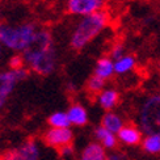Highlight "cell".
I'll list each match as a JSON object with an SVG mask.
<instances>
[{
  "instance_id": "1",
  "label": "cell",
  "mask_w": 160,
  "mask_h": 160,
  "mask_svg": "<svg viewBox=\"0 0 160 160\" xmlns=\"http://www.w3.org/2000/svg\"><path fill=\"white\" fill-rule=\"evenodd\" d=\"M22 57L28 68L37 75H51L58 66V52L51 32L48 29H39L34 43L22 52Z\"/></svg>"
},
{
  "instance_id": "2",
  "label": "cell",
  "mask_w": 160,
  "mask_h": 160,
  "mask_svg": "<svg viewBox=\"0 0 160 160\" xmlns=\"http://www.w3.org/2000/svg\"><path fill=\"white\" fill-rule=\"evenodd\" d=\"M109 13L100 11L84 16L78 21L70 36V46L74 50H83L109 25Z\"/></svg>"
},
{
  "instance_id": "3",
  "label": "cell",
  "mask_w": 160,
  "mask_h": 160,
  "mask_svg": "<svg viewBox=\"0 0 160 160\" xmlns=\"http://www.w3.org/2000/svg\"><path fill=\"white\" fill-rule=\"evenodd\" d=\"M38 30L34 22L11 25L0 21V45L12 51L24 52L34 43Z\"/></svg>"
},
{
  "instance_id": "4",
  "label": "cell",
  "mask_w": 160,
  "mask_h": 160,
  "mask_svg": "<svg viewBox=\"0 0 160 160\" xmlns=\"http://www.w3.org/2000/svg\"><path fill=\"white\" fill-rule=\"evenodd\" d=\"M138 128L143 134L160 135V93L147 96L138 109Z\"/></svg>"
},
{
  "instance_id": "5",
  "label": "cell",
  "mask_w": 160,
  "mask_h": 160,
  "mask_svg": "<svg viewBox=\"0 0 160 160\" xmlns=\"http://www.w3.org/2000/svg\"><path fill=\"white\" fill-rule=\"evenodd\" d=\"M0 160H41V148L36 139H26L17 147L0 155Z\"/></svg>"
},
{
  "instance_id": "6",
  "label": "cell",
  "mask_w": 160,
  "mask_h": 160,
  "mask_svg": "<svg viewBox=\"0 0 160 160\" xmlns=\"http://www.w3.org/2000/svg\"><path fill=\"white\" fill-rule=\"evenodd\" d=\"M106 0H67L66 9L70 15L74 16H88L92 13L104 11Z\"/></svg>"
},
{
  "instance_id": "7",
  "label": "cell",
  "mask_w": 160,
  "mask_h": 160,
  "mask_svg": "<svg viewBox=\"0 0 160 160\" xmlns=\"http://www.w3.org/2000/svg\"><path fill=\"white\" fill-rule=\"evenodd\" d=\"M74 141V131L70 128L67 129H54L50 128L45 131L43 134V142L51 148L61 150L64 146L72 144Z\"/></svg>"
},
{
  "instance_id": "8",
  "label": "cell",
  "mask_w": 160,
  "mask_h": 160,
  "mask_svg": "<svg viewBox=\"0 0 160 160\" xmlns=\"http://www.w3.org/2000/svg\"><path fill=\"white\" fill-rule=\"evenodd\" d=\"M18 79L15 71H2L0 72V110L4 108V105L8 101V98L15 91Z\"/></svg>"
},
{
  "instance_id": "9",
  "label": "cell",
  "mask_w": 160,
  "mask_h": 160,
  "mask_svg": "<svg viewBox=\"0 0 160 160\" xmlns=\"http://www.w3.org/2000/svg\"><path fill=\"white\" fill-rule=\"evenodd\" d=\"M117 138L118 142H121L125 146H138L143 141V132L138 126L128 123L117 134Z\"/></svg>"
},
{
  "instance_id": "10",
  "label": "cell",
  "mask_w": 160,
  "mask_h": 160,
  "mask_svg": "<svg viewBox=\"0 0 160 160\" xmlns=\"http://www.w3.org/2000/svg\"><path fill=\"white\" fill-rule=\"evenodd\" d=\"M97 102L105 112H112L119 102V92L114 88H105L97 95Z\"/></svg>"
},
{
  "instance_id": "11",
  "label": "cell",
  "mask_w": 160,
  "mask_h": 160,
  "mask_svg": "<svg viewBox=\"0 0 160 160\" xmlns=\"http://www.w3.org/2000/svg\"><path fill=\"white\" fill-rule=\"evenodd\" d=\"M67 116L70 119L71 126H78V128H83L88 123V112L82 104H72L68 110H67Z\"/></svg>"
},
{
  "instance_id": "12",
  "label": "cell",
  "mask_w": 160,
  "mask_h": 160,
  "mask_svg": "<svg viewBox=\"0 0 160 160\" xmlns=\"http://www.w3.org/2000/svg\"><path fill=\"white\" fill-rule=\"evenodd\" d=\"M101 126L108 131L113 132V134H118L121 129L125 126L123 118L116 112H105L101 118Z\"/></svg>"
},
{
  "instance_id": "13",
  "label": "cell",
  "mask_w": 160,
  "mask_h": 160,
  "mask_svg": "<svg viewBox=\"0 0 160 160\" xmlns=\"http://www.w3.org/2000/svg\"><path fill=\"white\" fill-rule=\"evenodd\" d=\"M108 154L98 142H91L83 148L79 160H106Z\"/></svg>"
},
{
  "instance_id": "14",
  "label": "cell",
  "mask_w": 160,
  "mask_h": 160,
  "mask_svg": "<svg viewBox=\"0 0 160 160\" xmlns=\"http://www.w3.org/2000/svg\"><path fill=\"white\" fill-rule=\"evenodd\" d=\"M93 135H95L96 141L102 146L105 150H114L118 144V138L116 134L108 131L106 129H104L101 125L97 126L93 131Z\"/></svg>"
},
{
  "instance_id": "15",
  "label": "cell",
  "mask_w": 160,
  "mask_h": 160,
  "mask_svg": "<svg viewBox=\"0 0 160 160\" xmlns=\"http://www.w3.org/2000/svg\"><path fill=\"white\" fill-rule=\"evenodd\" d=\"M114 61L110 57H101L97 59L93 75L104 79L105 82L114 75Z\"/></svg>"
},
{
  "instance_id": "16",
  "label": "cell",
  "mask_w": 160,
  "mask_h": 160,
  "mask_svg": "<svg viewBox=\"0 0 160 160\" xmlns=\"http://www.w3.org/2000/svg\"><path fill=\"white\" fill-rule=\"evenodd\" d=\"M137 66V58L131 54H126L121 59L114 61V72L117 75H126Z\"/></svg>"
},
{
  "instance_id": "17",
  "label": "cell",
  "mask_w": 160,
  "mask_h": 160,
  "mask_svg": "<svg viewBox=\"0 0 160 160\" xmlns=\"http://www.w3.org/2000/svg\"><path fill=\"white\" fill-rule=\"evenodd\" d=\"M141 144H142V148L146 154H150V155L160 154V135H158V134L143 137V141Z\"/></svg>"
},
{
  "instance_id": "18",
  "label": "cell",
  "mask_w": 160,
  "mask_h": 160,
  "mask_svg": "<svg viewBox=\"0 0 160 160\" xmlns=\"http://www.w3.org/2000/svg\"><path fill=\"white\" fill-rule=\"evenodd\" d=\"M48 123L50 128L54 129H67L71 126L67 112H54L48 118Z\"/></svg>"
},
{
  "instance_id": "19",
  "label": "cell",
  "mask_w": 160,
  "mask_h": 160,
  "mask_svg": "<svg viewBox=\"0 0 160 160\" xmlns=\"http://www.w3.org/2000/svg\"><path fill=\"white\" fill-rule=\"evenodd\" d=\"M105 89V80L96 75H92L87 80V91L92 95H98L101 91Z\"/></svg>"
},
{
  "instance_id": "20",
  "label": "cell",
  "mask_w": 160,
  "mask_h": 160,
  "mask_svg": "<svg viewBox=\"0 0 160 160\" xmlns=\"http://www.w3.org/2000/svg\"><path fill=\"white\" fill-rule=\"evenodd\" d=\"M25 67V61L24 57L21 54H13L9 59H8V68L15 71V70H20Z\"/></svg>"
},
{
  "instance_id": "21",
  "label": "cell",
  "mask_w": 160,
  "mask_h": 160,
  "mask_svg": "<svg viewBox=\"0 0 160 160\" xmlns=\"http://www.w3.org/2000/svg\"><path fill=\"white\" fill-rule=\"evenodd\" d=\"M123 55H126L125 54V46L122 43H119V42H116L112 46L109 57L113 59V61H118V59H121Z\"/></svg>"
},
{
  "instance_id": "22",
  "label": "cell",
  "mask_w": 160,
  "mask_h": 160,
  "mask_svg": "<svg viewBox=\"0 0 160 160\" xmlns=\"http://www.w3.org/2000/svg\"><path fill=\"white\" fill-rule=\"evenodd\" d=\"M59 151V155H61L62 158L64 159H70L74 156V147H72V144H68V146H64V147H62L61 150H58Z\"/></svg>"
},
{
  "instance_id": "23",
  "label": "cell",
  "mask_w": 160,
  "mask_h": 160,
  "mask_svg": "<svg viewBox=\"0 0 160 160\" xmlns=\"http://www.w3.org/2000/svg\"><path fill=\"white\" fill-rule=\"evenodd\" d=\"M106 160H126V156L121 152H112V154L108 155Z\"/></svg>"
},
{
  "instance_id": "24",
  "label": "cell",
  "mask_w": 160,
  "mask_h": 160,
  "mask_svg": "<svg viewBox=\"0 0 160 160\" xmlns=\"http://www.w3.org/2000/svg\"><path fill=\"white\" fill-rule=\"evenodd\" d=\"M2 57H3V51H2V45H0V61H2Z\"/></svg>"
},
{
  "instance_id": "25",
  "label": "cell",
  "mask_w": 160,
  "mask_h": 160,
  "mask_svg": "<svg viewBox=\"0 0 160 160\" xmlns=\"http://www.w3.org/2000/svg\"><path fill=\"white\" fill-rule=\"evenodd\" d=\"M158 67H159V70H160V61H159V64H158Z\"/></svg>"
}]
</instances>
